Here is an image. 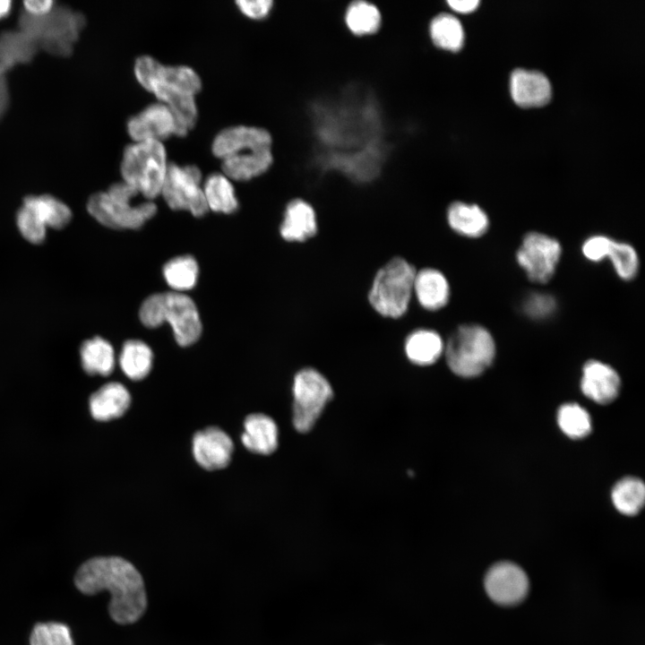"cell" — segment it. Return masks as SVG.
<instances>
[{
  "label": "cell",
  "instance_id": "obj_14",
  "mask_svg": "<svg viewBox=\"0 0 645 645\" xmlns=\"http://www.w3.org/2000/svg\"><path fill=\"white\" fill-rule=\"evenodd\" d=\"M234 444L222 429L211 426L198 431L193 438V454L197 463L207 470L221 469L231 460Z\"/></svg>",
  "mask_w": 645,
  "mask_h": 645
},
{
  "label": "cell",
  "instance_id": "obj_19",
  "mask_svg": "<svg viewBox=\"0 0 645 645\" xmlns=\"http://www.w3.org/2000/svg\"><path fill=\"white\" fill-rule=\"evenodd\" d=\"M273 148L238 152L222 159L227 177L245 181L267 172L273 165Z\"/></svg>",
  "mask_w": 645,
  "mask_h": 645
},
{
  "label": "cell",
  "instance_id": "obj_15",
  "mask_svg": "<svg viewBox=\"0 0 645 645\" xmlns=\"http://www.w3.org/2000/svg\"><path fill=\"white\" fill-rule=\"evenodd\" d=\"M621 381L616 371L598 361H588L582 369L581 391L585 396L599 404L612 402L618 395Z\"/></svg>",
  "mask_w": 645,
  "mask_h": 645
},
{
  "label": "cell",
  "instance_id": "obj_30",
  "mask_svg": "<svg viewBox=\"0 0 645 645\" xmlns=\"http://www.w3.org/2000/svg\"><path fill=\"white\" fill-rule=\"evenodd\" d=\"M23 204L30 207L46 227L62 228L72 217L70 209L51 195L28 196Z\"/></svg>",
  "mask_w": 645,
  "mask_h": 645
},
{
  "label": "cell",
  "instance_id": "obj_33",
  "mask_svg": "<svg viewBox=\"0 0 645 645\" xmlns=\"http://www.w3.org/2000/svg\"><path fill=\"white\" fill-rule=\"evenodd\" d=\"M557 420L562 431L571 438H583L591 431L589 415L578 404L563 405L558 410Z\"/></svg>",
  "mask_w": 645,
  "mask_h": 645
},
{
  "label": "cell",
  "instance_id": "obj_16",
  "mask_svg": "<svg viewBox=\"0 0 645 645\" xmlns=\"http://www.w3.org/2000/svg\"><path fill=\"white\" fill-rule=\"evenodd\" d=\"M317 214L314 204L302 197L287 203L280 233L288 242H304L317 232Z\"/></svg>",
  "mask_w": 645,
  "mask_h": 645
},
{
  "label": "cell",
  "instance_id": "obj_8",
  "mask_svg": "<svg viewBox=\"0 0 645 645\" xmlns=\"http://www.w3.org/2000/svg\"><path fill=\"white\" fill-rule=\"evenodd\" d=\"M202 174L194 165H168L160 194L172 210L188 211L202 217L209 211L201 186Z\"/></svg>",
  "mask_w": 645,
  "mask_h": 645
},
{
  "label": "cell",
  "instance_id": "obj_13",
  "mask_svg": "<svg viewBox=\"0 0 645 645\" xmlns=\"http://www.w3.org/2000/svg\"><path fill=\"white\" fill-rule=\"evenodd\" d=\"M130 136L135 142L159 141L176 135V124L170 109L163 103H154L132 116L127 123Z\"/></svg>",
  "mask_w": 645,
  "mask_h": 645
},
{
  "label": "cell",
  "instance_id": "obj_10",
  "mask_svg": "<svg viewBox=\"0 0 645 645\" xmlns=\"http://www.w3.org/2000/svg\"><path fill=\"white\" fill-rule=\"evenodd\" d=\"M562 254L559 241L540 232L524 236L516 252V261L529 280L546 283L555 272Z\"/></svg>",
  "mask_w": 645,
  "mask_h": 645
},
{
  "label": "cell",
  "instance_id": "obj_36",
  "mask_svg": "<svg viewBox=\"0 0 645 645\" xmlns=\"http://www.w3.org/2000/svg\"><path fill=\"white\" fill-rule=\"evenodd\" d=\"M523 313L533 319H545L551 316L556 309L555 297L544 292H531L527 295L521 305Z\"/></svg>",
  "mask_w": 645,
  "mask_h": 645
},
{
  "label": "cell",
  "instance_id": "obj_22",
  "mask_svg": "<svg viewBox=\"0 0 645 645\" xmlns=\"http://www.w3.org/2000/svg\"><path fill=\"white\" fill-rule=\"evenodd\" d=\"M446 219L450 228L467 237H480L489 228L487 214L477 204L461 201L452 202L447 208Z\"/></svg>",
  "mask_w": 645,
  "mask_h": 645
},
{
  "label": "cell",
  "instance_id": "obj_7",
  "mask_svg": "<svg viewBox=\"0 0 645 645\" xmlns=\"http://www.w3.org/2000/svg\"><path fill=\"white\" fill-rule=\"evenodd\" d=\"M333 395L328 380L314 368H304L293 382V425L300 433L310 431Z\"/></svg>",
  "mask_w": 645,
  "mask_h": 645
},
{
  "label": "cell",
  "instance_id": "obj_3",
  "mask_svg": "<svg viewBox=\"0 0 645 645\" xmlns=\"http://www.w3.org/2000/svg\"><path fill=\"white\" fill-rule=\"evenodd\" d=\"M495 350L494 340L486 328L463 324L451 334L443 353L452 373L470 378L481 374L492 365Z\"/></svg>",
  "mask_w": 645,
  "mask_h": 645
},
{
  "label": "cell",
  "instance_id": "obj_17",
  "mask_svg": "<svg viewBox=\"0 0 645 645\" xmlns=\"http://www.w3.org/2000/svg\"><path fill=\"white\" fill-rule=\"evenodd\" d=\"M511 93L522 107L540 106L551 97V84L540 71L516 68L511 74Z\"/></svg>",
  "mask_w": 645,
  "mask_h": 645
},
{
  "label": "cell",
  "instance_id": "obj_41",
  "mask_svg": "<svg viewBox=\"0 0 645 645\" xmlns=\"http://www.w3.org/2000/svg\"><path fill=\"white\" fill-rule=\"evenodd\" d=\"M12 3L6 0H0V19L4 17L11 10Z\"/></svg>",
  "mask_w": 645,
  "mask_h": 645
},
{
  "label": "cell",
  "instance_id": "obj_18",
  "mask_svg": "<svg viewBox=\"0 0 645 645\" xmlns=\"http://www.w3.org/2000/svg\"><path fill=\"white\" fill-rule=\"evenodd\" d=\"M413 294L423 308L436 311L449 302L450 284L439 270L424 268L416 272Z\"/></svg>",
  "mask_w": 645,
  "mask_h": 645
},
{
  "label": "cell",
  "instance_id": "obj_11",
  "mask_svg": "<svg viewBox=\"0 0 645 645\" xmlns=\"http://www.w3.org/2000/svg\"><path fill=\"white\" fill-rule=\"evenodd\" d=\"M487 595L494 602L510 606L520 602L528 593L529 580L524 571L510 562L492 566L485 578Z\"/></svg>",
  "mask_w": 645,
  "mask_h": 645
},
{
  "label": "cell",
  "instance_id": "obj_9",
  "mask_svg": "<svg viewBox=\"0 0 645 645\" xmlns=\"http://www.w3.org/2000/svg\"><path fill=\"white\" fill-rule=\"evenodd\" d=\"M134 73L140 84L154 95L166 90L195 94L201 90L198 74L185 65L167 66L150 56L137 58Z\"/></svg>",
  "mask_w": 645,
  "mask_h": 645
},
{
  "label": "cell",
  "instance_id": "obj_1",
  "mask_svg": "<svg viewBox=\"0 0 645 645\" xmlns=\"http://www.w3.org/2000/svg\"><path fill=\"white\" fill-rule=\"evenodd\" d=\"M74 581L78 589L87 595L108 590L111 595L108 612L117 624L135 623L147 608L143 579L135 566L122 557L88 560L79 568Z\"/></svg>",
  "mask_w": 645,
  "mask_h": 645
},
{
  "label": "cell",
  "instance_id": "obj_24",
  "mask_svg": "<svg viewBox=\"0 0 645 645\" xmlns=\"http://www.w3.org/2000/svg\"><path fill=\"white\" fill-rule=\"evenodd\" d=\"M428 34L433 45L444 51L460 50L465 40V31L460 20L445 10L432 17L428 24Z\"/></svg>",
  "mask_w": 645,
  "mask_h": 645
},
{
  "label": "cell",
  "instance_id": "obj_40",
  "mask_svg": "<svg viewBox=\"0 0 645 645\" xmlns=\"http://www.w3.org/2000/svg\"><path fill=\"white\" fill-rule=\"evenodd\" d=\"M449 8L457 13H469L473 11L479 4L478 0H446Z\"/></svg>",
  "mask_w": 645,
  "mask_h": 645
},
{
  "label": "cell",
  "instance_id": "obj_5",
  "mask_svg": "<svg viewBox=\"0 0 645 645\" xmlns=\"http://www.w3.org/2000/svg\"><path fill=\"white\" fill-rule=\"evenodd\" d=\"M415 267L394 257L376 272L368 292V302L380 315L400 318L406 314L413 295Z\"/></svg>",
  "mask_w": 645,
  "mask_h": 645
},
{
  "label": "cell",
  "instance_id": "obj_35",
  "mask_svg": "<svg viewBox=\"0 0 645 645\" xmlns=\"http://www.w3.org/2000/svg\"><path fill=\"white\" fill-rule=\"evenodd\" d=\"M17 226L24 238L33 244L41 243L46 236V226L36 213L22 204L17 213Z\"/></svg>",
  "mask_w": 645,
  "mask_h": 645
},
{
  "label": "cell",
  "instance_id": "obj_31",
  "mask_svg": "<svg viewBox=\"0 0 645 645\" xmlns=\"http://www.w3.org/2000/svg\"><path fill=\"white\" fill-rule=\"evenodd\" d=\"M611 496L614 505L621 513L635 515L644 504V484L637 477H624L615 484Z\"/></svg>",
  "mask_w": 645,
  "mask_h": 645
},
{
  "label": "cell",
  "instance_id": "obj_38",
  "mask_svg": "<svg viewBox=\"0 0 645 645\" xmlns=\"http://www.w3.org/2000/svg\"><path fill=\"white\" fill-rule=\"evenodd\" d=\"M236 4L238 5V8L241 10V12L244 14H245L253 19H263L271 13V12L273 10L274 1H272V0H254V1L241 0V1H236Z\"/></svg>",
  "mask_w": 645,
  "mask_h": 645
},
{
  "label": "cell",
  "instance_id": "obj_34",
  "mask_svg": "<svg viewBox=\"0 0 645 645\" xmlns=\"http://www.w3.org/2000/svg\"><path fill=\"white\" fill-rule=\"evenodd\" d=\"M30 645H73L69 628L60 623H41L35 625Z\"/></svg>",
  "mask_w": 645,
  "mask_h": 645
},
{
  "label": "cell",
  "instance_id": "obj_2",
  "mask_svg": "<svg viewBox=\"0 0 645 645\" xmlns=\"http://www.w3.org/2000/svg\"><path fill=\"white\" fill-rule=\"evenodd\" d=\"M141 322L156 328L168 322L178 345L187 347L195 343L202 333V322L194 301L187 295L176 291L149 296L139 310Z\"/></svg>",
  "mask_w": 645,
  "mask_h": 645
},
{
  "label": "cell",
  "instance_id": "obj_25",
  "mask_svg": "<svg viewBox=\"0 0 645 645\" xmlns=\"http://www.w3.org/2000/svg\"><path fill=\"white\" fill-rule=\"evenodd\" d=\"M344 22L355 36L374 34L382 22L381 13L372 0H349L345 13Z\"/></svg>",
  "mask_w": 645,
  "mask_h": 645
},
{
  "label": "cell",
  "instance_id": "obj_39",
  "mask_svg": "<svg viewBox=\"0 0 645 645\" xmlns=\"http://www.w3.org/2000/svg\"><path fill=\"white\" fill-rule=\"evenodd\" d=\"M50 0H28L24 2L25 8L30 13L41 15L47 13L52 7Z\"/></svg>",
  "mask_w": 645,
  "mask_h": 645
},
{
  "label": "cell",
  "instance_id": "obj_20",
  "mask_svg": "<svg viewBox=\"0 0 645 645\" xmlns=\"http://www.w3.org/2000/svg\"><path fill=\"white\" fill-rule=\"evenodd\" d=\"M241 441L250 452L258 454H271L278 447L279 431L274 420L264 414L248 415L244 422Z\"/></svg>",
  "mask_w": 645,
  "mask_h": 645
},
{
  "label": "cell",
  "instance_id": "obj_32",
  "mask_svg": "<svg viewBox=\"0 0 645 645\" xmlns=\"http://www.w3.org/2000/svg\"><path fill=\"white\" fill-rule=\"evenodd\" d=\"M606 259L610 260L615 273L624 280H632L638 274L639 256L628 243L612 239Z\"/></svg>",
  "mask_w": 645,
  "mask_h": 645
},
{
  "label": "cell",
  "instance_id": "obj_4",
  "mask_svg": "<svg viewBox=\"0 0 645 645\" xmlns=\"http://www.w3.org/2000/svg\"><path fill=\"white\" fill-rule=\"evenodd\" d=\"M138 194L128 184L116 183L107 192L93 194L87 208L90 215L106 227L138 229L157 211V206L152 201L133 204V198Z\"/></svg>",
  "mask_w": 645,
  "mask_h": 645
},
{
  "label": "cell",
  "instance_id": "obj_23",
  "mask_svg": "<svg viewBox=\"0 0 645 645\" xmlns=\"http://www.w3.org/2000/svg\"><path fill=\"white\" fill-rule=\"evenodd\" d=\"M444 342L441 335L430 329H417L410 332L404 342L408 359L417 366L434 364L443 355Z\"/></svg>",
  "mask_w": 645,
  "mask_h": 645
},
{
  "label": "cell",
  "instance_id": "obj_21",
  "mask_svg": "<svg viewBox=\"0 0 645 645\" xmlns=\"http://www.w3.org/2000/svg\"><path fill=\"white\" fill-rule=\"evenodd\" d=\"M130 403V393L122 383H108L91 394L90 410L95 419L107 421L123 416Z\"/></svg>",
  "mask_w": 645,
  "mask_h": 645
},
{
  "label": "cell",
  "instance_id": "obj_29",
  "mask_svg": "<svg viewBox=\"0 0 645 645\" xmlns=\"http://www.w3.org/2000/svg\"><path fill=\"white\" fill-rule=\"evenodd\" d=\"M167 284L176 292L183 293L194 288L199 267L191 255H180L167 262L162 269Z\"/></svg>",
  "mask_w": 645,
  "mask_h": 645
},
{
  "label": "cell",
  "instance_id": "obj_26",
  "mask_svg": "<svg viewBox=\"0 0 645 645\" xmlns=\"http://www.w3.org/2000/svg\"><path fill=\"white\" fill-rule=\"evenodd\" d=\"M152 361V350L145 342L130 340L124 343L119 366L128 378L133 381L145 378L151 370Z\"/></svg>",
  "mask_w": 645,
  "mask_h": 645
},
{
  "label": "cell",
  "instance_id": "obj_6",
  "mask_svg": "<svg viewBox=\"0 0 645 645\" xmlns=\"http://www.w3.org/2000/svg\"><path fill=\"white\" fill-rule=\"evenodd\" d=\"M167 168L166 150L159 141L135 142L124 150L121 163L124 182L148 201L160 194Z\"/></svg>",
  "mask_w": 645,
  "mask_h": 645
},
{
  "label": "cell",
  "instance_id": "obj_28",
  "mask_svg": "<svg viewBox=\"0 0 645 645\" xmlns=\"http://www.w3.org/2000/svg\"><path fill=\"white\" fill-rule=\"evenodd\" d=\"M82 366L90 374L108 375L115 366V353L109 342L100 337L84 341L80 348Z\"/></svg>",
  "mask_w": 645,
  "mask_h": 645
},
{
  "label": "cell",
  "instance_id": "obj_12",
  "mask_svg": "<svg viewBox=\"0 0 645 645\" xmlns=\"http://www.w3.org/2000/svg\"><path fill=\"white\" fill-rule=\"evenodd\" d=\"M273 148V137L265 128L237 125L222 130L212 142L213 154L223 159L238 152Z\"/></svg>",
  "mask_w": 645,
  "mask_h": 645
},
{
  "label": "cell",
  "instance_id": "obj_37",
  "mask_svg": "<svg viewBox=\"0 0 645 645\" xmlns=\"http://www.w3.org/2000/svg\"><path fill=\"white\" fill-rule=\"evenodd\" d=\"M612 238L604 235L588 237L582 244L581 252L584 257L593 262L606 259Z\"/></svg>",
  "mask_w": 645,
  "mask_h": 645
},
{
  "label": "cell",
  "instance_id": "obj_27",
  "mask_svg": "<svg viewBox=\"0 0 645 645\" xmlns=\"http://www.w3.org/2000/svg\"><path fill=\"white\" fill-rule=\"evenodd\" d=\"M209 210L231 214L238 208V201L228 177L220 173L211 174L202 187Z\"/></svg>",
  "mask_w": 645,
  "mask_h": 645
}]
</instances>
